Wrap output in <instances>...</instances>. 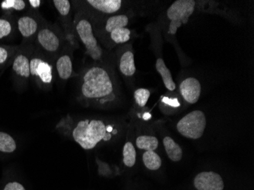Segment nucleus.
<instances>
[{"instance_id":"obj_1","label":"nucleus","mask_w":254,"mask_h":190,"mask_svg":"<svg viewBox=\"0 0 254 190\" xmlns=\"http://www.w3.org/2000/svg\"><path fill=\"white\" fill-rule=\"evenodd\" d=\"M84 101L97 105H108L118 99V87L111 72L101 65H92L82 75L80 86Z\"/></svg>"},{"instance_id":"obj_2","label":"nucleus","mask_w":254,"mask_h":190,"mask_svg":"<svg viewBox=\"0 0 254 190\" xmlns=\"http://www.w3.org/2000/svg\"><path fill=\"white\" fill-rule=\"evenodd\" d=\"M112 131V127L106 126L102 121L84 120L78 123L72 131V136L83 149L91 150L101 141H109Z\"/></svg>"},{"instance_id":"obj_3","label":"nucleus","mask_w":254,"mask_h":190,"mask_svg":"<svg viewBox=\"0 0 254 190\" xmlns=\"http://www.w3.org/2000/svg\"><path fill=\"white\" fill-rule=\"evenodd\" d=\"M198 2L194 0H177L166 11L168 21V33L175 36L178 30L189 21L190 18L197 8Z\"/></svg>"},{"instance_id":"obj_4","label":"nucleus","mask_w":254,"mask_h":190,"mask_svg":"<svg viewBox=\"0 0 254 190\" xmlns=\"http://www.w3.org/2000/svg\"><path fill=\"white\" fill-rule=\"evenodd\" d=\"M206 124L205 114L201 111H194L178 121L177 130L183 136L190 139H198L203 135Z\"/></svg>"},{"instance_id":"obj_5","label":"nucleus","mask_w":254,"mask_h":190,"mask_svg":"<svg viewBox=\"0 0 254 190\" xmlns=\"http://www.w3.org/2000/svg\"><path fill=\"white\" fill-rule=\"evenodd\" d=\"M77 34L83 44L87 54L93 61H101L104 54L102 48L94 35L93 27L87 18H81L75 26Z\"/></svg>"},{"instance_id":"obj_6","label":"nucleus","mask_w":254,"mask_h":190,"mask_svg":"<svg viewBox=\"0 0 254 190\" xmlns=\"http://www.w3.org/2000/svg\"><path fill=\"white\" fill-rule=\"evenodd\" d=\"M180 94L183 99L190 104H195L199 101L202 86L199 80L194 77H188L180 83Z\"/></svg>"},{"instance_id":"obj_7","label":"nucleus","mask_w":254,"mask_h":190,"mask_svg":"<svg viewBox=\"0 0 254 190\" xmlns=\"http://www.w3.org/2000/svg\"><path fill=\"white\" fill-rule=\"evenodd\" d=\"M197 190H223L224 182L219 174L212 171L199 173L194 179Z\"/></svg>"},{"instance_id":"obj_8","label":"nucleus","mask_w":254,"mask_h":190,"mask_svg":"<svg viewBox=\"0 0 254 190\" xmlns=\"http://www.w3.org/2000/svg\"><path fill=\"white\" fill-rule=\"evenodd\" d=\"M31 75L38 77L44 84H51L53 79L52 66L40 58H33L30 61Z\"/></svg>"},{"instance_id":"obj_9","label":"nucleus","mask_w":254,"mask_h":190,"mask_svg":"<svg viewBox=\"0 0 254 190\" xmlns=\"http://www.w3.org/2000/svg\"><path fill=\"white\" fill-rule=\"evenodd\" d=\"M38 41L41 47L48 52H56L61 44L57 34L48 28H44L38 32Z\"/></svg>"},{"instance_id":"obj_10","label":"nucleus","mask_w":254,"mask_h":190,"mask_svg":"<svg viewBox=\"0 0 254 190\" xmlns=\"http://www.w3.org/2000/svg\"><path fill=\"white\" fill-rule=\"evenodd\" d=\"M86 2L97 11L105 14L116 13L123 5L121 0H88Z\"/></svg>"},{"instance_id":"obj_11","label":"nucleus","mask_w":254,"mask_h":190,"mask_svg":"<svg viewBox=\"0 0 254 190\" xmlns=\"http://www.w3.org/2000/svg\"><path fill=\"white\" fill-rule=\"evenodd\" d=\"M155 68H156L157 72L161 75L165 88L171 92L175 91L177 88L176 84L173 79L171 71L165 64L163 58L157 57L156 62H155Z\"/></svg>"},{"instance_id":"obj_12","label":"nucleus","mask_w":254,"mask_h":190,"mask_svg":"<svg viewBox=\"0 0 254 190\" xmlns=\"http://www.w3.org/2000/svg\"><path fill=\"white\" fill-rule=\"evenodd\" d=\"M119 68L121 73L127 77H132L135 75V68L134 54L130 50H127L123 53L120 57Z\"/></svg>"},{"instance_id":"obj_13","label":"nucleus","mask_w":254,"mask_h":190,"mask_svg":"<svg viewBox=\"0 0 254 190\" xmlns=\"http://www.w3.org/2000/svg\"><path fill=\"white\" fill-rule=\"evenodd\" d=\"M163 145L171 161L178 162L182 159V148L171 137L165 136L163 139Z\"/></svg>"},{"instance_id":"obj_14","label":"nucleus","mask_w":254,"mask_h":190,"mask_svg":"<svg viewBox=\"0 0 254 190\" xmlns=\"http://www.w3.org/2000/svg\"><path fill=\"white\" fill-rule=\"evenodd\" d=\"M38 23L34 18L29 16L21 17L18 20V28L24 38L32 36L38 30Z\"/></svg>"},{"instance_id":"obj_15","label":"nucleus","mask_w":254,"mask_h":190,"mask_svg":"<svg viewBox=\"0 0 254 190\" xmlns=\"http://www.w3.org/2000/svg\"><path fill=\"white\" fill-rule=\"evenodd\" d=\"M12 69L19 76L22 78H29L31 72H30V61L28 57L23 54H18L15 57L12 64Z\"/></svg>"},{"instance_id":"obj_16","label":"nucleus","mask_w":254,"mask_h":190,"mask_svg":"<svg viewBox=\"0 0 254 190\" xmlns=\"http://www.w3.org/2000/svg\"><path fill=\"white\" fill-rule=\"evenodd\" d=\"M57 69L60 78L67 80L72 75V62L70 57L64 55L58 59L57 62Z\"/></svg>"},{"instance_id":"obj_17","label":"nucleus","mask_w":254,"mask_h":190,"mask_svg":"<svg viewBox=\"0 0 254 190\" xmlns=\"http://www.w3.org/2000/svg\"><path fill=\"white\" fill-rule=\"evenodd\" d=\"M129 17L125 14L121 15H113L108 18L105 25V31L111 33L114 29L118 28H126L129 24Z\"/></svg>"},{"instance_id":"obj_18","label":"nucleus","mask_w":254,"mask_h":190,"mask_svg":"<svg viewBox=\"0 0 254 190\" xmlns=\"http://www.w3.org/2000/svg\"><path fill=\"white\" fill-rule=\"evenodd\" d=\"M137 148L145 151H155L158 147V140L152 135H140L135 140Z\"/></svg>"},{"instance_id":"obj_19","label":"nucleus","mask_w":254,"mask_h":190,"mask_svg":"<svg viewBox=\"0 0 254 190\" xmlns=\"http://www.w3.org/2000/svg\"><path fill=\"white\" fill-rule=\"evenodd\" d=\"M144 165L151 171H157L161 168L162 161L155 151H145L142 155Z\"/></svg>"},{"instance_id":"obj_20","label":"nucleus","mask_w":254,"mask_h":190,"mask_svg":"<svg viewBox=\"0 0 254 190\" xmlns=\"http://www.w3.org/2000/svg\"><path fill=\"white\" fill-rule=\"evenodd\" d=\"M124 154V164L128 168H132L135 165L136 161V151L133 144L130 141L126 142L123 150Z\"/></svg>"},{"instance_id":"obj_21","label":"nucleus","mask_w":254,"mask_h":190,"mask_svg":"<svg viewBox=\"0 0 254 190\" xmlns=\"http://www.w3.org/2000/svg\"><path fill=\"white\" fill-rule=\"evenodd\" d=\"M111 41L116 44H124L130 39L131 31L127 28H118L110 33Z\"/></svg>"},{"instance_id":"obj_22","label":"nucleus","mask_w":254,"mask_h":190,"mask_svg":"<svg viewBox=\"0 0 254 190\" xmlns=\"http://www.w3.org/2000/svg\"><path fill=\"white\" fill-rule=\"evenodd\" d=\"M17 145L11 135L5 132H0V151L3 153H12L16 150Z\"/></svg>"},{"instance_id":"obj_23","label":"nucleus","mask_w":254,"mask_h":190,"mask_svg":"<svg viewBox=\"0 0 254 190\" xmlns=\"http://www.w3.org/2000/svg\"><path fill=\"white\" fill-rule=\"evenodd\" d=\"M150 95L151 92L147 88H138L134 91V100L135 104L140 108H144L148 103Z\"/></svg>"},{"instance_id":"obj_24","label":"nucleus","mask_w":254,"mask_h":190,"mask_svg":"<svg viewBox=\"0 0 254 190\" xmlns=\"http://www.w3.org/2000/svg\"><path fill=\"white\" fill-rule=\"evenodd\" d=\"M171 96L168 95H165V96L162 97L161 100V105L163 108H166V107H171L172 108H180L181 105V101H180L179 97L178 94L175 95L171 93Z\"/></svg>"},{"instance_id":"obj_25","label":"nucleus","mask_w":254,"mask_h":190,"mask_svg":"<svg viewBox=\"0 0 254 190\" xmlns=\"http://www.w3.org/2000/svg\"><path fill=\"white\" fill-rule=\"evenodd\" d=\"M26 4L23 0H5L1 3L2 9H15L21 11L25 9Z\"/></svg>"},{"instance_id":"obj_26","label":"nucleus","mask_w":254,"mask_h":190,"mask_svg":"<svg viewBox=\"0 0 254 190\" xmlns=\"http://www.w3.org/2000/svg\"><path fill=\"white\" fill-rule=\"evenodd\" d=\"M53 2L61 15H64V16L68 15L71 8L69 1L68 0H54Z\"/></svg>"},{"instance_id":"obj_27","label":"nucleus","mask_w":254,"mask_h":190,"mask_svg":"<svg viewBox=\"0 0 254 190\" xmlns=\"http://www.w3.org/2000/svg\"><path fill=\"white\" fill-rule=\"evenodd\" d=\"M11 32V23L8 20L0 19V39L8 36Z\"/></svg>"},{"instance_id":"obj_28","label":"nucleus","mask_w":254,"mask_h":190,"mask_svg":"<svg viewBox=\"0 0 254 190\" xmlns=\"http://www.w3.org/2000/svg\"><path fill=\"white\" fill-rule=\"evenodd\" d=\"M3 190H25V189L19 183L11 182L5 185Z\"/></svg>"},{"instance_id":"obj_29","label":"nucleus","mask_w":254,"mask_h":190,"mask_svg":"<svg viewBox=\"0 0 254 190\" xmlns=\"http://www.w3.org/2000/svg\"><path fill=\"white\" fill-rule=\"evenodd\" d=\"M8 59V51L4 47H0V64L4 63Z\"/></svg>"},{"instance_id":"obj_30","label":"nucleus","mask_w":254,"mask_h":190,"mask_svg":"<svg viewBox=\"0 0 254 190\" xmlns=\"http://www.w3.org/2000/svg\"><path fill=\"white\" fill-rule=\"evenodd\" d=\"M41 1L40 0H30L29 3L33 8H37L41 5Z\"/></svg>"}]
</instances>
